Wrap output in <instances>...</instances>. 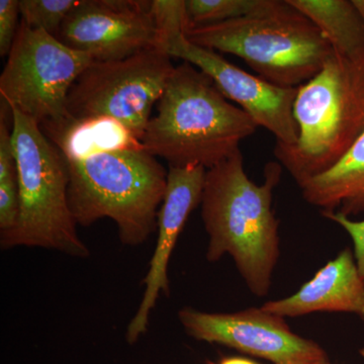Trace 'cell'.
<instances>
[{
  "instance_id": "6da1fadb",
  "label": "cell",
  "mask_w": 364,
  "mask_h": 364,
  "mask_svg": "<svg viewBox=\"0 0 364 364\" xmlns=\"http://www.w3.org/2000/svg\"><path fill=\"white\" fill-rule=\"evenodd\" d=\"M282 170L279 162L267 163L264 181L256 184L246 174L238 150L205 173L200 207L210 239L207 259L215 262L229 254L248 289L259 298L267 296L279 258L272 198Z\"/></svg>"
},
{
  "instance_id": "7a4b0ae2",
  "label": "cell",
  "mask_w": 364,
  "mask_h": 364,
  "mask_svg": "<svg viewBox=\"0 0 364 364\" xmlns=\"http://www.w3.org/2000/svg\"><path fill=\"white\" fill-rule=\"evenodd\" d=\"M68 165V203L76 224L109 218L124 245L139 246L157 230L168 171L140 144L63 149Z\"/></svg>"
},
{
  "instance_id": "3957f363",
  "label": "cell",
  "mask_w": 364,
  "mask_h": 364,
  "mask_svg": "<svg viewBox=\"0 0 364 364\" xmlns=\"http://www.w3.org/2000/svg\"><path fill=\"white\" fill-rule=\"evenodd\" d=\"M258 126L188 62L176 67L140 145L173 167L208 170L240 150Z\"/></svg>"
},
{
  "instance_id": "277c9868",
  "label": "cell",
  "mask_w": 364,
  "mask_h": 364,
  "mask_svg": "<svg viewBox=\"0 0 364 364\" xmlns=\"http://www.w3.org/2000/svg\"><path fill=\"white\" fill-rule=\"evenodd\" d=\"M184 35L193 44L239 57L282 87L305 85L334 53L318 26L289 0H264L248 16L188 28Z\"/></svg>"
},
{
  "instance_id": "5b68a950",
  "label": "cell",
  "mask_w": 364,
  "mask_h": 364,
  "mask_svg": "<svg viewBox=\"0 0 364 364\" xmlns=\"http://www.w3.org/2000/svg\"><path fill=\"white\" fill-rule=\"evenodd\" d=\"M294 117L296 143H275L273 154L299 186L332 168L363 135L364 62L333 53L321 71L299 86Z\"/></svg>"
},
{
  "instance_id": "8992f818",
  "label": "cell",
  "mask_w": 364,
  "mask_h": 364,
  "mask_svg": "<svg viewBox=\"0 0 364 364\" xmlns=\"http://www.w3.org/2000/svg\"><path fill=\"white\" fill-rule=\"evenodd\" d=\"M11 111L18 218L14 230L0 234V247H39L87 258L90 249L78 236L69 208L65 153L35 121L18 109L11 107Z\"/></svg>"
},
{
  "instance_id": "52a82bcc",
  "label": "cell",
  "mask_w": 364,
  "mask_h": 364,
  "mask_svg": "<svg viewBox=\"0 0 364 364\" xmlns=\"http://www.w3.org/2000/svg\"><path fill=\"white\" fill-rule=\"evenodd\" d=\"M171 58L151 49L117 61L91 62L69 91L67 138L90 124L112 122L140 144L153 107L176 69Z\"/></svg>"
},
{
  "instance_id": "ba28073f",
  "label": "cell",
  "mask_w": 364,
  "mask_h": 364,
  "mask_svg": "<svg viewBox=\"0 0 364 364\" xmlns=\"http://www.w3.org/2000/svg\"><path fill=\"white\" fill-rule=\"evenodd\" d=\"M93 60L21 20L0 75V97L39 124L53 142L70 132L67 100Z\"/></svg>"
},
{
  "instance_id": "9c48e42d",
  "label": "cell",
  "mask_w": 364,
  "mask_h": 364,
  "mask_svg": "<svg viewBox=\"0 0 364 364\" xmlns=\"http://www.w3.org/2000/svg\"><path fill=\"white\" fill-rule=\"evenodd\" d=\"M178 318L193 338L225 345L273 364H331L320 345L296 334L284 318L261 308L212 314L186 306L179 311Z\"/></svg>"
},
{
  "instance_id": "30bf717a",
  "label": "cell",
  "mask_w": 364,
  "mask_h": 364,
  "mask_svg": "<svg viewBox=\"0 0 364 364\" xmlns=\"http://www.w3.org/2000/svg\"><path fill=\"white\" fill-rule=\"evenodd\" d=\"M159 49L207 74L228 100L240 105L258 127L273 134L277 143H296L298 126L294 105L299 87H282L242 70L219 53L189 42L184 32L165 38Z\"/></svg>"
},
{
  "instance_id": "8fae6325",
  "label": "cell",
  "mask_w": 364,
  "mask_h": 364,
  "mask_svg": "<svg viewBox=\"0 0 364 364\" xmlns=\"http://www.w3.org/2000/svg\"><path fill=\"white\" fill-rule=\"evenodd\" d=\"M57 39L93 61H117L158 49L160 32L151 1L81 0Z\"/></svg>"
},
{
  "instance_id": "7c38bea8",
  "label": "cell",
  "mask_w": 364,
  "mask_h": 364,
  "mask_svg": "<svg viewBox=\"0 0 364 364\" xmlns=\"http://www.w3.org/2000/svg\"><path fill=\"white\" fill-rule=\"evenodd\" d=\"M207 169L169 166L167 188L157 217L158 239L149 270L143 279L142 301L129 323L126 340L135 344L147 332L150 315L160 294H170L168 264L189 215L202 203Z\"/></svg>"
},
{
  "instance_id": "4fadbf2b",
  "label": "cell",
  "mask_w": 364,
  "mask_h": 364,
  "mask_svg": "<svg viewBox=\"0 0 364 364\" xmlns=\"http://www.w3.org/2000/svg\"><path fill=\"white\" fill-rule=\"evenodd\" d=\"M260 308L282 318L341 312L355 314L364 321V280L353 253L344 249L293 296L267 301Z\"/></svg>"
},
{
  "instance_id": "5bb4252c",
  "label": "cell",
  "mask_w": 364,
  "mask_h": 364,
  "mask_svg": "<svg viewBox=\"0 0 364 364\" xmlns=\"http://www.w3.org/2000/svg\"><path fill=\"white\" fill-rule=\"evenodd\" d=\"M299 186L304 200L321 213L364 214V132L332 168Z\"/></svg>"
},
{
  "instance_id": "9a60e30c",
  "label": "cell",
  "mask_w": 364,
  "mask_h": 364,
  "mask_svg": "<svg viewBox=\"0 0 364 364\" xmlns=\"http://www.w3.org/2000/svg\"><path fill=\"white\" fill-rule=\"evenodd\" d=\"M318 26L333 51L364 62V16L354 0H289Z\"/></svg>"
},
{
  "instance_id": "2e32d148",
  "label": "cell",
  "mask_w": 364,
  "mask_h": 364,
  "mask_svg": "<svg viewBox=\"0 0 364 364\" xmlns=\"http://www.w3.org/2000/svg\"><path fill=\"white\" fill-rule=\"evenodd\" d=\"M11 107L1 102L0 109V234L14 229L18 218V165L11 134Z\"/></svg>"
},
{
  "instance_id": "e0dca14e",
  "label": "cell",
  "mask_w": 364,
  "mask_h": 364,
  "mask_svg": "<svg viewBox=\"0 0 364 364\" xmlns=\"http://www.w3.org/2000/svg\"><path fill=\"white\" fill-rule=\"evenodd\" d=\"M263 2L264 0H184L186 30L248 16Z\"/></svg>"
},
{
  "instance_id": "ac0fdd59",
  "label": "cell",
  "mask_w": 364,
  "mask_h": 364,
  "mask_svg": "<svg viewBox=\"0 0 364 364\" xmlns=\"http://www.w3.org/2000/svg\"><path fill=\"white\" fill-rule=\"evenodd\" d=\"M76 0H21V21L56 38L67 16L78 6Z\"/></svg>"
},
{
  "instance_id": "d6986e66",
  "label": "cell",
  "mask_w": 364,
  "mask_h": 364,
  "mask_svg": "<svg viewBox=\"0 0 364 364\" xmlns=\"http://www.w3.org/2000/svg\"><path fill=\"white\" fill-rule=\"evenodd\" d=\"M20 1L0 0V56H9L20 23Z\"/></svg>"
},
{
  "instance_id": "ffe728a7",
  "label": "cell",
  "mask_w": 364,
  "mask_h": 364,
  "mask_svg": "<svg viewBox=\"0 0 364 364\" xmlns=\"http://www.w3.org/2000/svg\"><path fill=\"white\" fill-rule=\"evenodd\" d=\"M321 215L337 223L350 235L354 245V257H355L359 273L364 280V220L353 221L350 218L345 217L339 213H321Z\"/></svg>"
},
{
  "instance_id": "44dd1931",
  "label": "cell",
  "mask_w": 364,
  "mask_h": 364,
  "mask_svg": "<svg viewBox=\"0 0 364 364\" xmlns=\"http://www.w3.org/2000/svg\"><path fill=\"white\" fill-rule=\"evenodd\" d=\"M208 364H259L255 363V361L251 360V359L244 358H222L219 363H208Z\"/></svg>"
},
{
  "instance_id": "7402d4cb",
  "label": "cell",
  "mask_w": 364,
  "mask_h": 364,
  "mask_svg": "<svg viewBox=\"0 0 364 364\" xmlns=\"http://www.w3.org/2000/svg\"><path fill=\"white\" fill-rule=\"evenodd\" d=\"M356 6H358V9H360L361 13L363 14L364 16V0H354Z\"/></svg>"
}]
</instances>
